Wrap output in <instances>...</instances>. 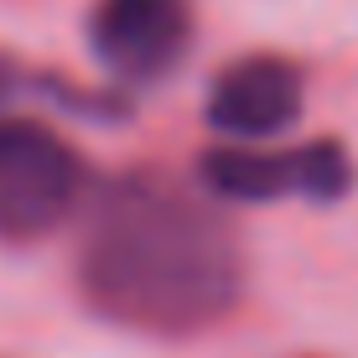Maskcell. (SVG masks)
Segmentation results:
<instances>
[{"mask_svg":"<svg viewBox=\"0 0 358 358\" xmlns=\"http://www.w3.org/2000/svg\"><path fill=\"white\" fill-rule=\"evenodd\" d=\"M78 286L109 322L177 338L213 327L239 301L244 260L208 197L141 171L94 203Z\"/></svg>","mask_w":358,"mask_h":358,"instance_id":"obj_1","label":"cell"},{"mask_svg":"<svg viewBox=\"0 0 358 358\" xmlns=\"http://www.w3.org/2000/svg\"><path fill=\"white\" fill-rule=\"evenodd\" d=\"M78 156L47 125L0 115V239H42L73 213Z\"/></svg>","mask_w":358,"mask_h":358,"instance_id":"obj_2","label":"cell"},{"mask_svg":"<svg viewBox=\"0 0 358 358\" xmlns=\"http://www.w3.org/2000/svg\"><path fill=\"white\" fill-rule=\"evenodd\" d=\"M192 36L187 0H99L89 21V42L115 78L151 83L177 68Z\"/></svg>","mask_w":358,"mask_h":358,"instance_id":"obj_3","label":"cell"},{"mask_svg":"<svg viewBox=\"0 0 358 358\" xmlns=\"http://www.w3.org/2000/svg\"><path fill=\"white\" fill-rule=\"evenodd\" d=\"M203 182L224 197H239V203H275L286 192L327 203L353 182V166L343 145L332 141L301 145V151H208Z\"/></svg>","mask_w":358,"mask_h":358,"instance_id":"obj_4","label":"cell"},{"mask_svg":"<svg viewBox=\"0 0 358 358\" xmlns=\"http://www.w3.org/2000/svg\"><path fill=\"white\" fill-rule=\"evenodd\" d=\"M296 115H301V73L280 57L229 63L208 94V125L239 141L280 135L286 125H296Z\"/></svg>","mask_w":358,"mask_h":358,"instance_id":"obj_5","label":"cell"}]
</instances>
